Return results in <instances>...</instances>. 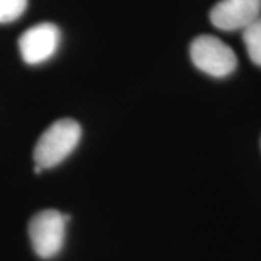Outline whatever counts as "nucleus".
I'll return each instance as SVG.
<instances>
[{
  "label": "nucleus",
  "mask_w": 261,
  "mask_h": 261,
  "mask_svg": "<svg viewBox=\"0 0 261 261\" xmlns=\"http://www.w3.org/2000/svg\"><path fill=\"white\" fill-rule=\"evenodd\" d=\"M190 58L196 68L216 79L232 74L238 65L232 48L214 35L195 38L190 44Z\"/></svg>",
  "instance_id": "nucleus-3"
},
{
  "label": "nucleus",
  "mask_w": 261,
  "mask_h": 261,
  "mask_svg": "<svg viewBox=\"0 0 261 261\" xmlns=\"http://www.w3.org/2000/svg\"><path fill=\"white\" fill-rule=\"evenodd\" d=\"M28 8V0H0V23L18 20Z\"/></svg>",
  "instance_id": "nucleus-7"
},
{
  "label": "nucleus",
  "mask_w": 261,
  "mask_h": 261,
  "mask_svg": "<svg viewBox=\"0 0 261 261\" xmlns=\"http://www.w3.org/2000/svg\"><path fill=\"white\" fill-rule=\"evenodd\" d=\"M261 16V0H221L211 10L215 28L232 32L244 31Z\"/></svg>",
  "instance_id": "nucleus-5"
},
{
  "label": "nucleus",
  "mask_w": 261,
  "mask_h": 261,
  "mask_svg": "<svg viewBox=\"0 0 261 261\" xmlns=\"http://www.w3.org/2000/svg\"><path fill=\"white\" fill-rule=\"evenodd\" d=\"M82 140V126L74 119L65 118L54 122L38 138L34 148L35 166L53 168L61 164Z\"/></svg>",
  "instance_id": "nucleus-1"
},
{
  "label": "nucleus",
  "mask_w": 261,
  "mask_h": 261,
  "mask_svg": "<svg viewBox=\"0 0 261 261\" xmlns=\"http://www.w3.org/2000/svg\"><path fill=\"white\" fill-rule=\"evenodd\" d=\"M61 41V32L57 25L49 22L38 23L27 29L19 38V53L29 65L45 63L56 56Z\"/></svg>",
  "instance_id": "nucleus-4"
},
{
  "label": "nucleus",
  "mask_w": 261,
  "mask_h": 261,
  "mask_svg": "<svg viewBox=\"0 0 261 261\" xmlns=\"http://www.w3.org/2000/svg\"><path fill=\"white\" fill-rule=\"evenodd\" d=\"M243 39L248 57L254 64L261 67V16L244 29Z\"/></svg>",
  "instance_id": "nucleus-6"
},
{
  "label": "nucleus",
  "mask_w": 261,
  "mask_h": 261,
  "mask_svg": "<svg viewBox=\"0 0 261 261\" xmlns=\"http://www.w3.org/2000/svg\"><path fill=\"white\" fill-rule=\"evenodd\" d=\"M68 221V215L61 214L56 209H45L32 216L28 225V235L31 245L39 258L49 260L61 252Z\"/></svg>",
  "instance_id": "nucleus-2"
}]
</instances>
